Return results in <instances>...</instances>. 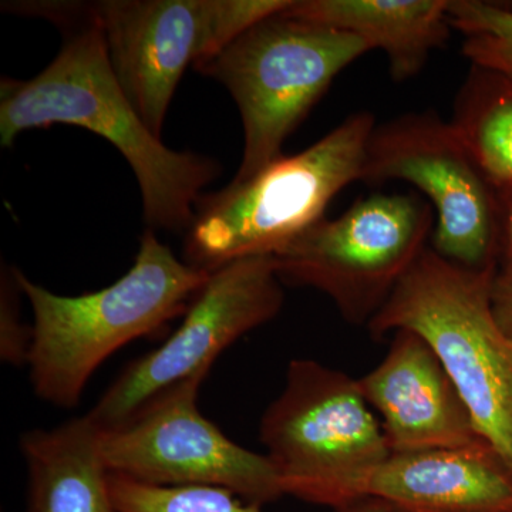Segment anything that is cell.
I'll use <instances>...</instances> for the list:
<instances>
[{"instance_id": "1", "label": "cell", "mask_w": 512, "mask_h": 512, "mask_svg": "<svg viewBox=\"0 0 512 512\" xmlns=\"http://www.w3.org/2000/svg\"><path fill=\"white\" fill-rule=\"evenodd\" d=\"M18 13L55 23L64 29V42L53 62L32 79L2 77L0 146H12L33 128H86L126 158L140 185L147 229L185 235L202 190L217 180L221 164L171 150L148 128L117 82L101 30L82 2H20Z\"/></svg>"}, {"instance_id": "2", "label": "cell", "mask_w": 512, "mask_h": 512, "mask_svg": "<svg viewBox=\"0 0 512 512\" xmlns=\"http://www.w3.org/2000/svg\"><path fill=\"white\" fill-rule=\"evenodd\" d=\"M33 311L29 379L40 400L73 409L99 367L134 340L184 316L211 272L181 261L146 229L127 274L100 291L63 296L13 268Z\"/></svg>"}, {"instance_id": "3", "label": "cell", "mask_w": 512, "mask_h": 512, "mask_svg": "<svg viewBox=\"0 0 512 512\" xmlns=\"http://www.w3.org/2000/svg\"><path fill=\"white\" fill-rule=\"evenodd\" d=\"M495 274L453 264L429 247L367 329L373 339L407 329L426 340L478 433L512 471V342L495 319Z\"/></svg>"}, {"instance_id": "4", "label": "cell", "mask_w": 512, "mask_h": 512, "mask_svg": "<svg viewBox=\"0 0 512 512\" xmlns=\"http://www.w3.org/2000/svg\"><path fill=\"white\" fill-rule=\"evenodd\" d=\"M376 126L372 113L359 111L301 153L284 154L247 180L202 195L184 235V261L212 272L237 259L281 251L325 218L343 188L362 180Z\"/></svg>"}, {"instance_id": "5", "label": "cell", "mask_w": 512, "mask_h": 512, "mask_svg": "<svg viewBox=\"0 0 512 512\" xmlns=\"http://www.w3.org/2000/svg\"><path fill=\"white\" fill-rule=\"evenodd\" d=\"M286 10L256 23L194 67L221 83L241 114L244 153L234 181L247 180L284 156L285 141L333 80L372 50L353 33Z\"/></svg>"}, {"instance_id": "6", "label": "cell", "mask_w": 512, "mask_h": 512, "mask_svg": "<svg viewBox=\"0 0 512 512\" xmlns=\"http://www.w3.org/2000/svg\"><path fill=\"white\" fill-rule=\"evenodd\" d=\"M259 440L285 495L335 512L359 503L367 477L392 454L359 382L312 359L289 362Z\"/></svg>"}, {"instance_id": "7", "label": "cell", "mask_w": 512, "mask_h": 512, "mask_svg": "<svg viewBox=\"0 0 512 512\" xmlns=\"http://www.w3.org/2000/svg\"><path fill=\"white\" fill-rule=\"evenodd\" d=\"M433 208L421 195L359 198L276 252L282 282L325 293L346 322L367 326L426 251Z\"/></svg>"}, {"instance_id": "8", "label": "cell", "mask_w": 512, "mask_h": 512, "mask_svg": "<svg viewBox=\"0 0 512 512\" xmlns=\"http://www.w3.org/2000/svg\"><path fill=\"white\" fill-rule=\"evenodd\" d=\"M99 26L111 69L141 119L161 137L188 67L211 59L293 0H101L82 2Z\"/></svg>"}, {"instance_id": "9", "label": "cell", "mask_w": 512, "mask_h": 512, "mask_svg": "<svg viewBox=\"0 0 512 512\" xmlns=\"http://www.w3.org/2000/svg\"><path fill=\"white\" fill-rule=\"evenodd\" d=\"M360 181L413 185L430 201L436 217L434 252L474 271L497 268L500 191L453 124L436 111L407 113L376 126L367 141Z\"/></svg>"}, {"instance_id": "10", "label": "cell", "mask_w": 512, "mask_h": 512, "mask_svg": "<svg viewBox=\"0 0 512 512\" xmlns=\"http://www.w3.org/2000/svg\"><path fill=\"white\" fill-rule=\"evenodd\" d=\"M207 376H192L168 387L126 423L100 430L107 470L161 487L227 488L259 507L285 497L268 456L239 446L198 409Z\"/></svg>"}, {"instance_id": "11", "label": "cell", "mask_w": 512, "mask_h": 512, "mask_svg": "<svg viewBox=\"0 0 512 512\" xmlns=\"http://www.w3.org/2000/svg\"><path fill=\"white\" fill-rule=\"evenodd\" d=\"M282 285L274 255L247 256L212 271L174 335L130 363L87 413L94 426L116 429L168 387L210 375L222 352L278 316Z\"/></svg>"}, {"instance_id": "12", "label": "cell", "mask_w": 512, "mask_h": 512, "mask_svg": "<svg viewBox=\"0 0 512 512\" xmlns=\"http://www.w3.org/2000/svg\"><path fill=\"white\" fill-rule=\"evenodd\" d=\"M357 382L369 406L383 417L392 453L484 440L443 363L412 330H396L382 362Z\"/></svg>"}, {"instance_id": "13", "label": "cell", "mask_w": 512, "mask_h": 512, "mask_svg": "<svg viewBox=\"0 0 512 512\" xmlns=\"http://www.w3.org/2000/svg\"><path fill=\"white\" fill-rule=\"evenodd\" d=\"M366 500L389 512H512V471L485 440L392 453L363 484Z\"/></svg>"}, {"instance_id": "14", "label": "cell", "mask_w": 512, "mask_h": 512, "mask_svg": "<svg viewBox=\"0 0 512 512\" xmlns=\"http://www.w3.org/2000/svg\"><path fill=\"white\" fill-rule=\"evenodd\" d=\"M451 0H293L289 15L353 33L389 60L402 83L420 74L450 36Z\"/></svg>"}, {"instance_id": "15", "label": "cell", "mask_w": 512, "mask_h": 512, "mask_svg": "<svg viewBox=\"0 0 512 512\" xmlns=\"http://www.w3.org/2000/svg\"><path fill=\"white\" fill-rule=\"evenodd\" d=\"M28 470L26 512H119L100 430L89 416L25 431L19 440Z\"/></svg>"}, {"instance_id": "16", "label": "cell", "mask_w": 512, "mask_h": 512, "mask_svg": "<svg viewBox=\"0 0 512 512\" xmlns=\"http://www.w3.org/2000/svg\"><path fill=\"white\" fill-rule=\"evenodd\" d=\"M450 123L495 188L512 190V80L471 64Z\"/></svg>"}, {"instance_id": "17", "label": "cell", "mask_w": 512, "mask_h": 512, "mask_svg": "<svg viewBox=\"0 0 512 512\" xmlns=\"http://www.w3.org/2000/svg\"><path fill=\"white\" fill-rule=\"evenodd\" d=\"M451 29L464 36L461 52L473 66L512 80V9L481 0H451Z\"/></svg>"}, {"instance_id": "18", "label": "cell", "mask_w": 512, "mask_h": 512, "mask_svg": "<svg viewBox=\"0 0 512 512\" xmlns=\"http://www.w3.org/2000/svg\"><path fill=\"white\" fill-rule=\"evenodd\" d=\"M110 490L119 512H262L227 488L210 485L161 487L110 474Z\"/></svg>"}, {"instance_id": "19", "label": "cell", "mask_w": 512, "mask_h": 512, "mask_svg": "<svg viewBox=\"0 0 512 512\" xmlns=\"http://www.w3.org/2000/svg\"><path fill=\"white\" fill-rule=\"evenodd\" d=\"M20 296L23 293L13 268H3L0 279V359L15 367L26 366L33 340V326L22 320Z\"/></svg>"}, {"instance_id": "20", "label": "cell", "mask_w": 512, "mask_h": 512, "mask_svg": "<svg viewBox=\"0 0 512 512\" xmlns=\"http://www.w3.org/2000/svg\"><path fill=\"white\" fill-rule=\"evenodd\" d=\"M493 311L498 325L512 342V264H504L494 276Z\"/></svg>"}, {"instance_id": "21", "label": "cell", "mask_w": 512, "mask_h": 512, "mask_svg": "<svg viewBox=\"0 0 512 512\" xmlns=\"http://www.w3.org/2000/svg\"><path fill=\"white\" fill-rule=\"evenodd\" d=\"M500 195V249L504 251L505 264H512V190L500 191Z\"/></svg>"}, {"instance_id": "22", "label": "cell", "mask_w": 512, "mask_h": 512, "mask_svg": "<svg viewBox=\"0 0 512 512\" xmlns=\"http://www.w3.org/2000/svg\"><path fill=\"white\" fill-rule=\"evenodd\" d=\"M339 512H389L383 505L376 503V501H360V503H356L350 505V507L345 508V510Z\"/></svg>"}]
</instances>
